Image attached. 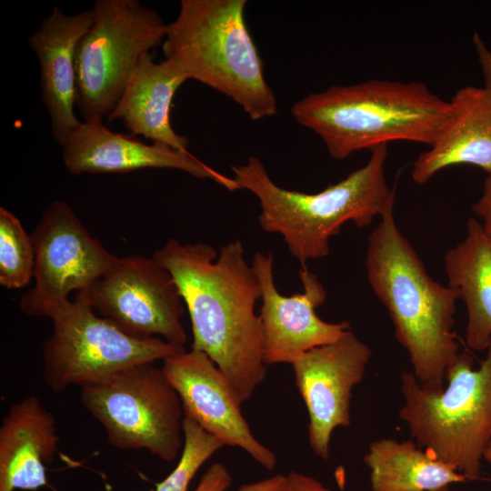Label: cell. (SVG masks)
Instances as JSON below:
<instances>
[{
    "instance_id": "obj_1",
    "label": "cell",
    "mask_w": 491,
    "mask_h": 491,
    "mask_svg": "<svg viewBox=\"0 0 491 491\" xmlns=\"http://www.w3.org/2000/svg\"><path fill=\"white\" fill-rule=\"evenodd\" d=\"M153 257L172 276L187 308L192 349L205 353L221 370L240 404L266 375L262 329L255 312L261 289L243 244L235 240L219 253L205 243L170 238Z\"/></svg>"
},
{
    "instance_id": "obj_2",
    "label": "cell",
    "mask_w": 491,
    "mask_h": 491,
    "mask_svg": "<svg viewBox=\"0 0 491 491\" xmlns=\"http://www.w3.org/2000/svg\"><path fill=\"white\" fill-rule=\"evenodd\" d=\"M368 283L386 306L397 342L407 351L417 380L443 387L458 344L453 330L457 293L435 281L401 233L394 208L371 232L366 257Z\"/></svg>"
},
{
    "instance_id": "obj_3",
    "label": "cell",
    "mask_w": 491,
    "mask_h": 491,
    "mask_svg": "<svg viewBox=\"0 0 491 491\" xmlns=\"http://www.w3.org/2000/svg\"><path fill=\"white\" fill-rule=\"evenodd\" d=\"M387 153V145L375 147L362 167L313 194L276 185L256 156L232 166L233 178L239 189L257 197L261 228L281 235L291 255L303 266L327 256L329 239L346 223L364 227L394 208L395 189L385 176Z\"/></svg>"
},
{
    "instance_id": "obj_4",
    "label": "cell",
    "mask_w": 491,
    "mask_h": 491,
    "mask_svg": "<svg viewBox=\"0 0 491 491\" xmlns=\"http://www.w3.org/2000/svg\"><path fill=\"white\" fill-rule=\"evenodd\" d=\"M451 109L425 83L374 79L312 93L291 113L322 139L332 158L342 160L396 141L430 146Z\"/></svg>"
},
{
    "instance_id": "obj_5",
    "label": "cell",
    "mask_w": 491,
    "mask_h": 491,
    "mask_svg": "<svg viewBox=\"0 0 491 491\" xmlns=\"http://www.w3.org/2000/svg\"><path fill=\"white\" fill-rule=\"evenodd\" d=\"M246 0H182L167 25L165 59L231 98L253 120L277 112L273 90L245 18Z\"/></svg>"
},
{
    "instance_id": "obj_6",
    "label": "cell",
    "mask_w": 491,
    "mask_h": 491,
    "mask_svg": "<svg viewBox=\"0 0 491 491\" xmlns=\"http://www.w3.org/2000/svg\"><path fill=\"white\" fill-rule=\"evenodd\" d=\"M446 378V387H433L403 372L399 417L417 446L475 480L491 443V344L476 369L470 355L459 353Z\"/></svg>"
},
{
    "instance_id": "obj_7",
    "label": "cell",
    "mask_w": 491,
    "mask_h": 491,
    "mask_svg": "<svg viewBox=\"0 0 491 491\" xmlns=\"http://www.w3.org/2000/svg\"><path fill=\"white\" fill-rule=\"evenodd\" d=\"M75 53V105L84 121H103L141 58L163 44L167 25L137 0H96Z\"/></svg>"
},
{
    "instance_id": "obj_8",
    "label": "cell",
    "mask_w": 491,
    "mask_h": 491,
    "mask_svg": "<svg viewBox=\"0 0 491 491\" xmlns=\"http://www.w3.org/2000/svg\"><path fill=\"white\" fill-rule=\"evenodd\" d=\"M84 407L104 427L109 444L145 449L164 461L184 446V410L175 389L155 363L125 368L81 386Z\"/></svg>"
},
{
    "instance_id": "obj_9",
    "label": "cell",
    "mask_w": 491,
    "mask_h": 491,
    "mask_svg": "<svg viewBox=\"0 0 491 491\" xmlns=\"http://www.w3.org/2000/svg\"><path fill=\"white\" fill-rule=\"evenodd\" d=\"M43 346V379L54 392L103 380L125 368L163 361L185 348L161 337L131 336L95 315L82 292L56 309Z\"/></svg>"
},
{
    "instance_id": "obj_10",
    "label": "cell",
    "mask_w": 491,
    "mask_h": 491,
    "mask_svg": "<svg viewBox=\"0 0 491 491\" xmlns=\"http://www.w3.org/2000/svg\"><path fill=\"white\" fill-rule=\"evenodd\" d=\"M35 251L34 286L20 300L23 313L50 318L73 291L88 288L120 257L94 238L72 207L52 201L30 235Z\"/></svg>"
},
{
    "instance_id": "obj_11",
    "label": "cell",
    "mask_w": 491,
    "mask_h": 491,
    "mask_svg": "<svg viewBox=\"0 0 491 491\" xmlns=\"http://www.w3.org/2000/svg\"><path fill=\"white\" fill-rule=\"evenodd\" d=\"M87 304L125 334L136 338L160 336L184 346V301L170 275L154 257L131 255L88 288Z\"/></svg>"
},
{
    "instance_id": "obj_12",
    "label": "cell",
    "mask_w": 491,
    "mask_h": 491,
    "mask_svg": "<svg viewBox=\"0 0 491 491\" xmlns=\"http://www.w3.org/2000/svg\"><path fill=\"white\" fill-rule=\"evenodd\" d=\"M251 266L261 289L259 318L266 365H292L309 350L333 343L351 331L348 322L329 323L316 315V308L325 303L326 292L306 265L299 269L304 291L290 296L280 294L276 286L271 253L256 252Z\"/></svg>"
},
{
    "instance_id": "obj_13",
    "label": "cell",
    "mask_w": 491,
    "mask_h": 491,
    "mask_svg": "<svg viewBox=\"0 0 491 491\" xmlns=\"http://www.w3.org/2000/svg\"><path fill=\"white\" fill-rule=\"evenodd\" d=\"M372 349L349 331L338 340L305 353L292 364L296 387L306 404L308 441L313 452L328 459L331 436L351 423L352 390L365 375Z\"/></svg>"
},
{
    "instance_id": "obj_14",
    "label": "cell",
    "mask_w": 491,
    "mask_h": 491,
    "mask_svg": "<svg viewBox=\"0 0 491 491\" xmlns=\"http://www.w3.org/2000/svg\"><path fill=\"white\" fill-rule=\"evenodd\" d=\"M162 362L161 368L180 397L185 416L225 446L240 447L264 468L276 467V454L254 436L225 375L205 353L184 350Z\"/></svg>"
},
{
    "instance_id": "obj_15",
    "label": "cell",
    "mask_w": 491,
    "mask_h": 491,
    "mask_svg": "<svg viewBox=\"0 0 491 491\" xmlns=\"http://www.w3.org/2000/svg\"><path fill=\"white\" fill-rule=\"evenodd\" d=\"M65 165L72 175L129 173L145 168L184 171L209 179L229 191L239 190L233 177L213 169L191 153L169 145L145 144L135 135L108 129L103 121H84L61 145Z\"/></svg>"
},
{
    "instance_id": "obj_16",
    "label": "cell",
    "mask_w": 491,
    "mask_h": 491,
    "mask_svg": "<svg viewBox=\"0 0 491 491\" xmlns=\"http://www.w3.org/2000/svg\"><path fill=\"white\" fill-rule=\"evenodd\" d=\"M93 19V8L69 15L55 6L28 38L39 63L42 102L60 145L81 123L75 112V53Z\"/></svg>"
},
{
    "instance_id": "obj_17",
    "label": "cell",
    "mask_w": 491,
    "mask_h": 491,
    "mask_svg": "<svg viewBox=\"0 0 491 491\" xmlns=\"http://www.w3.org/2000/svg\"><path fill=\"white\" fill-rule=\"evenodd\" d=\"M451 114L429 149L413 164L411 177L426 184L436 173L453 165H469L491 174V90L466 85L451 99Z\"/></svg>"
},
{
    "instance_id": "obj_18",
    "label": "cell",
    "mask_w": 491,
    "mask_h": 491,
    "mask_svg": "<svg viewBox=\"0 0 491 491\" xmlns=\"http://www.w3.org/2000/svg\"><path fill=\"white\" fill-rule=\"evenodd\" d=\"M58 443L55 416L37 396L12 404L0 426V491L45 486Z\"/></svg>"
},
{
    "instance_id": "obj_19",
    "label": "cell",
    "mask_w": 491,
    "mask_h": 491,
    "mask_svg": "<svg viewBox=\"0 0 491 491\" xmlns=\"http://www.w3.org/2000/svg\"><path fill=\"white\" fill-rule=\"evenodd\" d=\"M188 80L173 62L156 63L151 53L141 58L107 121H120L134 135L187 151L188 139L171 125L170 110L176 90Z\"/></svg>"
},
{
    "instance_id": "obj_20",
    "label": "cell",
    "mask_w": 491,
    "mask_h": 491,
    "mask_svg": "<svg viewBox=\"0 0 491 491\" xmlns=\"http://www.w3.org/2000/svg\"><path fill=\"white\" fill-rule=\"evenodd\" d=\"M447 286L466 308V342L475 351L491 344V235L470 217L466 235L444 256Z\"/></svg>"
},
{
    "instance_id": "obj_21",
    "label": "cell",
    "mask_w": 491,
    "mask_h": 491,
    "mask_svg": "<svg viewBox=\"0 0 491 491\" xmlns=\"http://www.w3.org/2000/svg\"><path fill=\"white\" fill-rule=\"evenodd\" d=\"M363 459L372 491H437L467 480L413 441H373Z\"/></svg>"
},
{
    "instance_id": "obj_22",
    "label": "cell",
    "mask_w": 491,
    "mask_h": 491,
    "mask_svg": "<svg viewBox=\"0 0 491 491\" xmlns=\"http://www.w3.org/2000/svg\"><path fill=\"white\" fill-rule=\"evenodd\" d=\"M35 251L31 235L20 220L0 207V284L7 289L25 286L34 276Z\"/></svg>"
},
{
    "instance_id": "obj_23",
    "label": "cell",
    "mask_w": 491,
    "mask_h": 491,
    "mask_svg": "<svg viewBox=\"0 0 491 491\" xmlns=\"http://www.w3.org/2000/svg\"><path fill=\"white\" fill-rule=\"evenodd\" d=\"M184 446L174 470L156 486V491H188L199 468L224 443L202 428L193 419L184 416Z\"/></svg>"
},
{
    "instance_id": "obj_24",
    "label": "cell",
    "mask_w": 491,
    "mask_h": 491,
    "mask_svg": "<svg viewBox=\"0 0 491 491\" xmlns=\"http://www.w3.org/2000/svg\"><path fill=\"white\" fill-rule=\"evenodd\" d=\"M286 476L275 475L250 484L242 485L237 491H280ZM232 476L226 466L219 462L212 464L203 475L195 491H226Z\"/></svg>"
},
{
    "instance_id": "obj_25",
    "label": "cell",
    "mask_w": 491,
    "mask_h": 491,
    "mask_svg": "<svg viewBox=\"0 0 491 491\" xmlns=\"http://www.w3.org/2000/svg\"><path fill=\"white\" fill-rule=\"evenodd\" d=\"M472 211L481 220L485 232L491 235V174L486 175L482 194L472 205Z\"/></svg>"
},
{
    "instance_id": "obj_26",
    "label": "cell",
    "mask_w": 491,
    "mask_h": 491,
    "mask_svg": "<svg viewBox=\"0 0 491 491\" xmlns=\"http://www.w3.org/2000/svg\"><path fill=\"white\" fill-rule=\"evenodd\" d=\"M280 491H330L319 480L303 473L290 472L286 476Z\"/></svg>"
},
{
    "instance_id": "obj_27",
    "label": "cell",
    "mask_w": 491,
    "mask_h": 491,
    "mask_svg": "<svg viewBox=\"0 0 491 491\" xmlns=\"http://www.w3.org/2000/svg\"><path fill=\"white\" fill-rule=\"evenodd\" d=\"M472 40L481 67L484 86L491 90V50L478 33L474 34Z\"/></svg>"
},
{
    "instance_id": "obj_28",
    "label": "cell",
    "mask_w": 491,
    "mask_h": 491,
    "mask_svg": "<svg viewBox=\"0 0 491 491\" xmlns=\"http://www.w3.org/2000/svg\"><path fill=\"white\" fill-rule=\"evenodd\" d=\"M484 460H486V462H488L490 465H491V443L485 454V456H484Z\"/></svg>"
},
{
    "instance_id": "obj_29",
    "label": "cell",
    "mask_w": 491,
    "mask_h": 491,
    "mask_svg": "<svg viewBox=\"0 0 491 491\" xmlns=\"http://www.w3.org/2000/svg\"><path fill=\"white\" fill-rule=\"evenodd\" d=\"M437 491H449V488H448V487H444V488L439 489V490H437Z\"/></svg>"
}]
</instances>
